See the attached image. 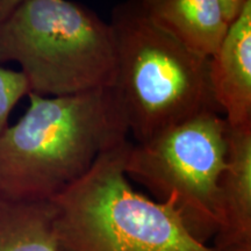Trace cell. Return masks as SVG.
Masks as SVG:
<instances>
[{"instance_id": "6da1fadb", "label": "cell", "mask_w": 251, "mask_h": 251, "mask_svg": "<svg viewBox=\"0 0 251 251\" xmlns=\"http://www.w3.org/2000/svg\"><path fill=\"white\" fill-rule=\"evenodd\" d=\"M29 106L0 134V197L52 201L129 129L113 87L68 97L28 94Z\"/></svg>"}, {"instance_id": "7a4b0ae2", "label": "cell", "mask_w": 251, "mask_h": 251, "mask_svg": "<svg viewBox=\"0 0 251 251\" xmlns=\"http://www.w3.org/2000/svg\"><path fill=\"white\" fill-rule=\"evenodd\" d=\"M114 90L129 134L142 143L205 112L221 113L211 61L193 54L158 26L141 1L115 6Z\"/></svg>"}, {"instance_id": "3957f363", "label": "cell", "mask_w": 251, "mask_h": 251, "mask_svg": "<svg viewBox=\"0 0 251 251\" xmlns=\"http://www.w3.org/2000/svg\"><path fill=\"white\" fill-rule=\"evenodd\" d=\"M130 143L106 151L52 200L63 251H218L196 237L174 202L134 190L125 170Z\"/></svg>"}, {"instance_id": "277c9868", "label": "cell", "mask_w": 251, "mask_h": 251, "mask_svg": "<svg viewBox=\"0 0 251 251\" xmlns=\"http://www.w3.org/2000/svg\"><path fill=\"white\" fill-rule=\"evenodd\" d=\"M15 62L30 93L68 97L114 86L109 23L69 0H23L0 28V64Z\"/></svg>"}, {"instance_id": "5b68a950", "label": "cell", "mask_w": 251, "mask_h": 251, "mask_svg": "<svg viewBox=\"0 0 251 251\" xmlns=\"http://www.w3.org/2000/svg\"><path fill=\"white\" fill-rule=\"evenodd\" d=\"M228 122L209 111L142 143H130L125 170L158 201L170 200L187 227L206 243L228 227L222 180L227 168Z\"/></svg>"}, {"instance_id": "8992f818", "label": "cell", "mask_w": 251, "mask_h": 251, "mask_svg": "<svg viewBox=\"0 0 251 251\" xmlns=\"http://www.w3.org/2000/svg\"><path fill=\"white\" fill-rule=\"evenodd\" d=\"M155 23L200 57L215 58L242 14L246 0H143Z\"/></svg>"}, {"instance_id": "52a82bcc", "label": "cell", "mask_w": 251, "mask_h": 251, "mask_svg": "<svg viewBox=\"0 0 251 251\" xmlns=\"http://www.w3.org/2000/svg\"><path fill=\"white\" fill-rule=\"evenodd\" d=\"M216 101L228 121L251 115V0L211 61Z\"/></svg>"}, {"instance_id": "ba28073f", "label": "cell", "mask_w": 251, "mask_h": 251, "mask_svg": "<svg viewBox=\"0 0 251 251\" xmlns=\"http://www.w3.org/2000/svg\"><path fill=\"white\" fill-rule=\"evenodd\" d=\"M0 251H63L54 202L0 197Z\"/></svg>"}, {"instance_id": "9c48e42d", "label": "cell", "mask_w": 251, "mask_h": 251, "mask_svg": "<svg viewBox=\"0 0 251 251\" xmlns=\"http://www.w3.org/2000/svg\"><path fill=\"white\" fill-rule=\"evenodd\" d=\"M227 122L228 157L222 188L228 227L251 230V115Z\"/></svg>"}, {"instance_id": "30bf717a", "label": "cell", "mask_w": 251, "mask_h": 251, "mask_svg": "<svg viewBox=\"0 0 251 251\" xmlns=\"http://www.w3.org/2000/svg\"><path fill=\"white\" fill-rule=\"evenodd\" d=\"M30 93V85L21 71L0 65V134L8 127V118L15 105Z\"/></svg>"}, {"instance_id": "8fae6325", "label": "cell", "mask_w": 251, "mask_h": 251, "mask_svg": "<svg viewBox=\"0 0 251 251\" xmlns=\"http://www.w3.org/2000/svg\"><path fill=\"white\" fill-rule=\"evenodd\" d=\"M218 251H251V230L229 226L215 237Z\"/></svg>"}, {"instance_id": "7c38bea8", "label": "cell", "mask_w": 251, "mask_h": 251, "mask_svg": "<svg viewBox=\"0 0 251 251\" xmlns=\"http://www.w3.org/2000/svg\"><path fill=\"white\" fill-rule=\"evenodd\" d=\"M23 0H0V28L15 13Z\"/></svg>"}]
</instances>
